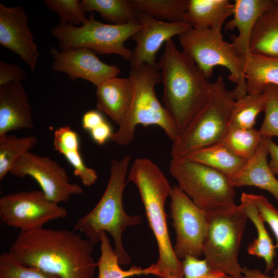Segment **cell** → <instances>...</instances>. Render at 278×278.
<instances>
[{"label": "cell", "instance_id": "obj_24", "mask_svg": "<svg viewBox=\"0 0 278 278\" xmlns=\"http://www.w3.org/2000/svg\"><path fill=\"white\" fill-rule=\"evenodd\" d=\"M248 218L253 223L257 233V237L247 248L248 253L263 258L265 262V273L273 270L274 267V258L276 256V246L267 231L264 221L250 198V195L241 194L239 205Z\"/></svg>", "mask_w": 278, "mask_h": 278}, {"label": "cell", "instance_id": "obj_27", "mask_svg": "<svg viewBox=\"0 0 278 278\" xmlns=\"http://www.w3.org/2000/svg\"><path fill=\"white\" fill-rule=\"evenodd\" d=\"M100 237L101 253L96 263L98 270V278H128L135 275L149 274L156 276V270L153 264L144 269L133 266L128 270L122 269L107 233L102 232Z\"/></svg>", "mask_w": 278, "mask_h": 278}, {"label": "cell", "instance_id": "obj_15", "mask_svg": "<svg viewBox=\"0 0 278 278\" xmlns=\"http://www.w3.org/2000/svg\"><path fill=\"white\" fill-rule=\"evenodd\" d=\"M136 18L144 24V27L131 37L136 46L130 61L131 68L143 64H157L156 55L163 43L192 27L186 22L162 21L137 10Z\"/></svg>", "mask_w": 278, "mask_h": 278}, {"label": "cell", "instance_id": "obj_13", "mask_svg": "<svg viewBox=\"0 0 278 278\" xmlns=\"http://www.w3.org/2000/svg\"><path fill=\"white\" fill-rule=\"evenodd\" d=\"M9 172L20 178L32 177L45 196L58 204L67 202L72 195H80L83 192L80 185L70 182L65 169L57 162L30 151L23 155Z\"/></svg>", "mask_w": 278, "mask_h": 278}, {"label": "cell", "instance_id": "obj_42", "mask_svg": "<svg viewBox=\"0 0 278 278\" xmlns=\"http://www.w3.org/2000/svg\"><path fill=\"white\" fill-rule=\"evenodd\" d=\"M226 278H276L273 275L269 276L265 273H263L258 269H250L243 267L242 274L237 277L228 276Z\"/></svg>", "mask_w": 278, "mask_h": 278}, {"label": "cell", "instance_id": "obj_41", "mask_svg": "<svg viewBox=\"0 0 278 278\" xmlns=\"http://www.w3.org/2000/svg\"><path fill=\"white\" fill-rule=\"evenodd\" d=\"M262 142L266 146L270 155L269 162L270 168L276 176L278 175V145L271 138L263 137Z\"/></svg>", "mask_w": 278, "mask_h": 278}, {"label": "cell", "instance_id": "obj_22", "mask_svg": "<svg viewBox=\"0 0 278 278\" xmlns=\"http://www.w3.org/2000/svg\"><path fill=\"white\" fill-rule=\"evenodd\" d=\"M253 55L278 58V3H274L257 20L250 40Z\"/></svg>", "mask_w": 278, "mask_h": 278}, {"label": "cell", "instance_id": "obj_18", "mask_svg": "<svg viewBox=\"0 0 278 278\" xmlns=\"http://www.w3.org/2000/svg\"><path fill=\"white\" fill-rule=\"evenodd\" d=\"M274 3V0H236L233 18L224 24L225 30L237 29V36L231 43L238 55L244 58L250 54V40L254 27L260 15Z\"/></svg>", "mask_w": 278, "mask_h": 278}, {"label": "cell", "instance_id": "obj_30", "mask_svg": "<svg viewBox=\"0 0 278 278\" xmlns=\"http://www.w3.org/2000/svg\"><path fill=\"white\" fill-rule=\"evenodd\" d=\"M80 5L85 12L96 11L113 24H125L136 19V10L129 0H82Z\"/></svg>", "mask_w": 278, "mask_h": 278}, {"label": "cell", "instance_id": "obj_38", "mask_svg": "<svg viewBox=\"0 0 278 278\" xmlns=\"http://www.w3.org/2000/svg\"><path fill=\"white\" fill-rule=\"evenodd\" d=\"M26 76V72L16 64L0 61V85L10 82H21Z\"/></svg>", "mask_w": 278, "mask_h": 278}, {"label": "cell", "instance_id": "obj_34", "mask_svg": "<svg viewBox=\"0 0 278 278\" xmlns=\"http://www.w3.org/2000/svg\"><path fill=\"white\" fill-rule=\"evenodd\" d=\"M46 7L59 16L60 23L77 25L85 23L88 18L79 0H44Z\"/></svg>", "mask_w": 278, "mask_h": 278}, {"label": "cell", "instance_id": "obj_44", "mask_svg": "<svg viewBox=\"0 0 278 278\" xmlns=\"http://www.w3.org/2000/svg\"><path fill=\"white\" fill-rule=\"evenodd\" d=\"M275 1L278 3V0H275Z\"/></svg>", "mask_w": 278, "mask_h": 278}, {"label": "cell", "instance_id": "obj_12", "mask_svg": "<svg viewBox=\"0 0 278 278\" xmlns=\"http://www.w3.org/2000/svg\"><path fill=\"white\" fill-rule=\"evenodd\" d=\"M65 208L49 200L42 190L9 193L0 198V217L6 225L27 232L43 228L50 220L67 216Z\"/></svg>", "mask_w": 278, "mask_h": 278}, {"label": "cell", "instance_id": "obj_11", "mask_svg": "<svg viewBox=\"0 0 278 278\" xmlns=\"http://www.w3.org/2000/svg\"><path fill=\"white\" fill-rule=\"evenodd\" d=\"M170 212L176 233L174 253L179 259L203 254L208 227V214L198 206L177 185L171 188Z\"/></svg>", "mask_w": 278, "mask_h": 278}, {"label": "cell", "instance_id": "obj_19", "mask_svg": "<svg viewBox=\"0 0 278 278\" xmlns=\"http://www.w3.org/2000/svg\"><path fill=\"white\" fill-rule=\"evenodd\" d=\"M97 109L119 125L130 108L133 87L131 79L118 77L110 78L96 86Z\"/></svg>", "mask_w": 278, "mask_h": 278}, {"label": "cell", "instance_id": "obj_2", "mask_svg": "<svg viewBox=\"0 0 278 278\" xmlns=\"http://www.w3.org/2000/svg\"><path fill=\"white\" fill-rule=\"evenodd\" d=\"M158 65L163 85L162 100L180 134L208 102L212 83L172 39L165 43Z\"/></svg>", "mask_w": 278, "mask_h": 278}, {"label": "cell", "instance_id": "obj_6", "mask_svg": "<svg viewBox=\"0 0 278 278\" xmlns=\"http://www.w3.org/2000/svg\"><path fill=\"white\" fill-rule=\"evenodd\" d=\"M235 99L223 78L212 83L208 102L172 142L171 159L184 158L205 147L221 143L228 131L230 113Z\"/></svg>", "mask_w": 278, "mask_h": 278}, {"label": "cell", "instance_id": "obj_26", "mask_svg": "<svg viewBox=\"0 0 278 278\" xmlns=\"http://www.w3.org/2000/svg\"><path fill=\"white\" fill-rule=\"evenodd\" d=\"M184 159L206 165L222 172L230 179L238 172L247 162L233 153L222 143L200 149Z\"/></svg>", "mask_w": 278, "mask_h": 278}, {"label": "cell", "instance_id": "obj_21", "mask_svg": "<svg viewBox=\"0 0 278 278\" xmlns=\"http://www.w3.org/2000/svg\"><path fill=\"white\" fill-rule=\"evenodd\" d=\"M233 9L228 0H189L185 20L195 29L221 30Z\"/></svg>", "mask_w": 278, "mask_h": 278}, {"label": "cell", "instance_id": "obj_39", "mask_svg": "<svg viewBox=\"0 0 278 278\" xmlns=\"http://www.w3.org/2000/svg\"><path fill=\"white\" fill-rule=\"evenodd\" d=\"M105 120H106L101 112L98 110H91L83 115L81 119L82 127L90 132Z\"/></svg>", "mask_w": 278, "mask_h": 278}, {"label": "cell", "instance_id": "obj_40", "mask_svg": "<svg viewBox=\"0 0 278 278\" xmlns=\"http://www.w3.org/2000/svg\"><path fill=\"white\" fill-rule=\"evenodd\" d=\"M93 140L97 144L101 145L104 144L113 134L110 125L105 120L102 124L90 131Z\"/></svg>", "mask_w": 278, "mask_h": 278}, {"label": "cell", "instance_id": "obj_17", "mask_svg": "<svg viewBox=\"0 0 278 278\" xmlns=\"http://www.w3.org/2000/svg\"><path fill=\"white\" fill-rule=\"evenodd\" d=\"M32 110L20 81L0 85V136L34 127Z\"/></svg>", "mask_w": 278, "mask_h": 278}, {"label": "cell", "instance_id": "obj_14", "mask_svg": "<svg viewBox=\"0 0 278 278\" xmlns=\"http://www.w3.org/2000/svg\"><path fill=\"white\" fill-rule=\"evenodd\" d=\"M50 54L53 58L51 68L64 73L72 81L81 78L97 86L120 73L118 67L101 61L96 53L86 48H72L59 50L52 47Z\"/></svg>", "mask_w": 278, "mask_h": 278}, {"label": "cell", "instance_id": "obj_16", "mask_svg": "<svg viewBox=\"0 0 278 278\" xmlns=\"http://www.w3.org/2000/svg\"><path fill=\"white\" fill-rule=\"evenodd\" d=\"M0 44L19 55L33 71L40 54L21 6L8 7L0 3Z\"/></svg>", "mask_w": 278, "mask_h": 278}, {"label": "cell", "instance_id": "obj_43", "mask_svg": "<svg viewBox=\"0 0 278 278\" xmlns=\"http://www.w3.org/2000/svg\"><path fill=\"white\" fill-rule=\"evenodd\" d=\"M273 275L276 278H278V267L276 268L273 271Z\"/></svg>", "mask_w": 278, "mask_h": 278}, {"label": "cell", "instance_id": "obj_33", "mask_svg": "<svg viewBox=\"0 0 278 278\" xmlns=\"http://www.w3.org/2000/svg\"><path fill=\"white\" fill-rule=\"evenodd\" d=\"M0 278H59L33 267L21 264L8 252L0 255Z\"/></svg>", "mask_w": 278, "mask_h": 278}, {"label": "cell", "instance_id": "obj_36", "mask_svg": "<svg viewBox=\"0 0 278 278\" xmlns=\"http://www.w3.org/2000/svg\"><path fill=\"white\" fill-rule=\"evenodd\" d=\"M182 263L184 278H226L228 276L212 268L204 259L189 256Z\"/></svg>", "mask_w": 278, "mask_h": 278}, {"label": "cell", "instance_id": "obj_4", "mask_svg": "<svg viewBox=\"0 0 278 278\" xmlns=\"http://www.w3.org/2000/svg\"><path fill=\"white\" fill-rule=\"evenodd\" d=\"M131 160L130 155L120 160H112L110 178L101 198L96 205L80 217L74 226L75 231L84 234L93 245L100 242L102 232L109 233L113 238L114 251L120 265H128L131 262V257L123 245V232L127 227L141 222L140 216L127 214L123 203Z\"/></svg>", "mask_w": 278, "mask_h": 278}, {"label": "cell", "instance_id": "obj_1", "mask_svg": "<svg viewBox=\"0 0 278 278\" xmlns=\"http://www.w3.org/2000/svg\"><path fill=\"white\" fill-rule=\"evenodd\" d=\"M93 246L74 231L42 228L20 231L8 252L21 264L59 278H93Z\"/></svg>", "mask_w": 278, "mask_h": 278}, {"label": "cell", "instance_id": "obj_23", "mask_svg": "<svg viewBox=\"0 0 278 278\" xmlns=\"http://www.w3.org/2000/svg\"><path fill=\"white\" fill-rule=\"evenodd\" d=\"M55 149L62 154L74 168V173L85 186H90L96 181L98 175L94 169L86 166L79 151L77 133L68 126L56 129L54 133Z\"/></svg>", "mask_w": 278, "mask_h": 278}, {"label": "cell", "instance_id": "obj_28", "mask_svg": "<svg viewBox=\"0 0 278 278\" xmlns=\"http://www.w3.org/2000/svg\"><path fill=\"white\" fill-rule=\"evenodd\" d=\"M133 8L160 21L185 22L189 0H129Z\"/></svg>", "mask_w": 278, "mask_h": 278}, {"label": "cell", "instance_id": "obj_29", "mask_svg": "<svg viewBox=\"0 0 278 278\" xmlns=\"http://www.w3.org/2000/svg\"><path fill=\"white\" fill-rule=\"evenodd\" d=\"M265 101L264 93L247 94L235 100L230 115L228 130L253 128L257 115L264 111Z\"/></svg>", "mask_w": 278, "mask_h": 278}, {"label": "cell", "instance_id": "obj_31", "mask_svg": "<svg viewBox=\"0 0 278 278\" xmlns=\"http://www.w3.org/2000/svg\"><path fill=\"white\" fill-rule=\"evenodd\" d=\"M37 142V138L33 135L17 137L5 134L0 136V180L23 155L34 147Z\"/></svg>", "mask_w": 278, "mask_h": 278}, {"label": "cell", "instance_id": "obj_32", "mask_svg": "<svg viewBox=\"0 0 278 278\" xmlns=\"http://www.w3.org/2000/svg\"><path fill=\"white\" fill-rule=\"evenodd\" d=\"M262 140L259 130L254 128L235 129L228 130L221 143L237 156L248 161L255 154Z\"/></svg>", "mask_w": 278, "mask_h": 278}, {"label": "cell", "instance_id": "obj_3", "mask_svg": "<svg viewBox=\"0 0 278 278\" xmlns=\"http://www.w3.org/2000/svg\"><path fill=\"white\" fill-rule=\"evenodd\" d=\"M128 180L137 187L144 204L149 225L156 239L159 258L153 264L161 278H184L182 262L176 256L170 240L165 203L172 187L160 168L151 160H134Z\"/></svg>", "mask_w": 278, "mask_h": 278}, {"label": "cell", "instance_id": "obj_7", "mask_svg": "<svg viewBox=\"0 0 278 278\" xmlns=\"http://www.w3.org/2000/svg\"><path fill=\"white\" fill-rule=\"evenodd\" d=\"M178 38L182 51L194 60L207 79L215 66L224 67L230 73L228 79L236 84L232 91L235 100L247 94L244 59L237 54L232 43L224 40L221 30L191 27Z\"/></svg>", "mask_w": 278, "mask_h": 278}, {"label": "cell", "instance_id": "obj_20", "mask_svg": "<svg viewBox=\"0 0 278 278\" xmlns=\"http://www.w3.org/2000/svg\"><path fill=\"white\" fill-rule=\"evenodd\" d=\"M268 155L266 146L262 142L255 154L230 180L234 188L253 186L266 190L278 203V179L270 168Z\"/></svg>", "mask_w": 278, "mask_h": 278}, {"label": "cell", "instance_id": "obj_8", "mask_svg": "<svg viewBox=\"0 0 278 278\" xmlns=\"http://www.w3.org/2000/svg\"><path fill=\"white\" fill-rule=\"evenodd\" d=\"M169 172L178 186L198 206L207 213L237 206L235 188L222 172L186 159H171Z\"/></svg>", "mask_w": 278, "mask_h": 278}, {"label": "cell", "instance_id": "obj_5", "mask_svg": "<svg viewBox=\"0 0 278 278\" xmlns=\"http://www.w3.org/2000/svg\"><path fill=\"white\" fill-rule=\"evenodd\" d=\"M129 77L133 87V95L129 110L113 132L111 139L120 145L129 144L133 139L138 125L144 127L156 125L175 142L179 135L178 127L168 112L159 101L154 91L155 84L161 82L158 64H143L131 68Z\"/></svg>", "mask_w": 278, "mask_h": 278}, {"label": "cell", "instance_id": "obj_10", "mask_svg": "<svg viewBox=\"0 0 278 278\" xmlns=\"http://www.w3.org/2000/svg\"><path fill=\"white\" fill-rule=\"evenodd\" d=\"M208 227L203 249L204 259L213 269L232 277L242 274L238 256L248 216L240 206L208 213Z\"/></svg>", "mask_w": 278, "mask_h": 278}, {"label": "cell", "instance_id": "obj_25", "mask_svg": "<svg viewBox=\"0 0 278 278\" xmlns=\"http://www.w3.org/2000/svg\"><path fill=\"white\" fill-rule=\"evenodd\" d=\"M248 94H260L269 85L278 86V58L250 54L244 58Z\"/></svg>", "mask_w": 278, "mask_h": 278}, {"label": "cell", "instance_id": "obj_9", "mask_svg": "<svg viewBox=\"0 0 278 278\" xmlns=\"http://www.w3.org/2000/svg\"><path fill=\"white\" fill-rule=\"evenodd\" d=\"M143 27L136 18L125 24H105L96 20L92 13L80 26L59 23L51 32L58 41L60 50L86 48L99 54L118 55L130 61L132 50L125 46V42Z\"/></svg>", "mask_w": 278, "mask_h": 278}, {"label": "cell", "instance_id": "obj_35", "mask_svg": "<svg viewBox=\"0 0 278 278\" xmlns=\"http://www.w3.org/2000/svg\"><path fill=\"white\" fill-rule=\"evenodd\" d=\"M264 93L266 96L265 117L258 130L264 137L278 136V86L269 85Z\"/></svg>", "mask_w": 278, "mask_h": 278}, {"label": "cell", "instance_id": "obj_37", "mask_svg": "<svg viewBox=\"0 0 278 278\" xmlns=\"http://www.w3.org/2000/svg\"><path fill=\"white\" fill-rule=\"evenodd\" d=\"M251 199L264 222H266L272 231L276 239L278 248V210L264 196L249 194Z\"/></svg>", "mask_w": 278, "mask_h": 278}]
</instances>
